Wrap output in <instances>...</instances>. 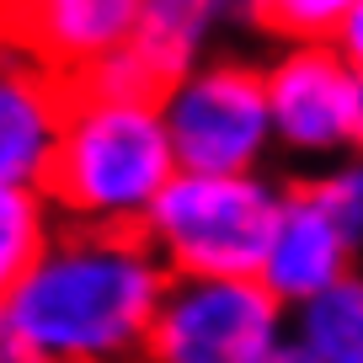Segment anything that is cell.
<instances>
[{
	"instance_id": "6da1fadb",
	"label": "cell",
	"mask_w": 363,
	"mask_h": 363,
	"mask_svg": "<svg viewBox=\"0 0 363 363\" xmlns=\"http://www.w3.org/2000/svg\"><path fill=\"white\" fill-rule=\"evenodd\" d=\"M166 267L139 230L75 225L0 299V363H134Z\"/></svg>"
},
{
	"instance_id": "7a4b0ae2",
	"label": "cell",
	"mask_w": 363,
	"mask_h": 363,
	"mask_svg": "<svg viewBox=\"0 0 363 363\" xmlns=\"http://www.w3.org/2000/svg\"><path fill=\"white\" fill-rule=\"evenodd\" d=\"M177 177L160 96H118L69 80L54 160L43 171V203L91 230H139L160 187Z\"/></svg>"
},
{
	"instance_id": "3957f363",
	"label": "cell",
	"mask_w": 363,
	"mask_h": 363,
	"mask_svg": "<svg viewBox=\"0 0 363 363\" xmlns=\"http://www.w3.org/2000/svg\"><path fill=\"white\" fill-rule=\"evenodd\" d=\"M272 214L278 187L262 171H177L150 203L139 235L171 278H257Z\"/></svg>"
},
{
	"instance_id": "277c9868",
	"label": "cell",
	"mask_w": 363,
	"mask_h": 363,
	"mask_svg": "<svg viewBox=\"0 0 363 363\" xmlns=\"http://www.w3.org/2000/svg\"><path fill=\"white\" fill-rule=\"evenodd\" d=\"M289 342V310L257 278H171L145 331V363H267Z\"/></svg>"
},
{
	"instance_id": "5b68a950",
	"label": "cell",
	"mask_w": 363,
	"mask_h": 363,
	"mask_svg": "<svg viewBox=\"0 0 363 363\" xmlns=\"http://www.w3.org/2000/svg\"><path fill=\"white\" fill-rule=\"evenodd\" d=\"M160 123H166L177 171H208V177L257 171L272 145L262 69L240 59L187 69L160 91Z\"/></svg>"
},
{
	"instance_id": "8992f818",
	"label": "cell",
	"mask_w": 363,
	"mask_h": 363,
	"mask_svg": "<svg viewBox=\"0 0 363 363\" xmlns=\"http://www.w3.org/2000/svg\"><path fill=\"white\" fill-rule=\"evenodd\" d=\"M134 11L139 0H0V48L75 80L128 38Z\"/></svg>"
},
{
	"instance_id": "52a82bcc",
	"label": "cell",
	"mask_w": 363,
	"mask_h": 363,
	"mask_svg": "<svg viewBox=\"0 0 363 363\" xmlns=\"http://www.w3.org/2000/svg\"><path fill=\"white\" fill-rule=\"evenodd\" d=\"M352 251L358 246L337 225V214L320 203V193L310 182H299V187L278 193V214H272L267 246H262V262H257V284L284 310H299L347 278Z\"/></svg>"
},
{
	"instance_id": "ba28073f",
	"label": "cell",
	"mask_w": 363,
	"mask_h": 363,
	"mask_svg": "<svg viewBox=\"0 0 363 363\" xmlns=\"http://www.w3.org/2000/svg\"><path fill=\"white\" fill-rule=\"evenodd\" d=\"M262 91H267V123L278 145L299 155L347 150L352 69L331 43H294L289 54H278V65L262 69Z\"/></svg>"
},
{
	"instance_id": "9c48e42d",
	"label": "cell",
	"mask_w": 363,
	"mask_h": 363,
	"mask_svg": "<svg viewBox=\"0 0 363 363\" xmlns=\"http://www.w3.org/2000/svg\"><path fill=\"white\" fill-rule=\"evenodd\" d=\"M65 123V80L0 48V187H43Z\"/></svg>"
},
{
	"instance_id": "30bf717a",
	"label": "cell",
	"mask_w": 363,
	"mask_h": 363,
	"mask_svg": "<svg viewBox=\"0 0 363 363\" xmlns=\"http://www.w3.org/2000/svg\"><path fill=\"white\" fill-rule=\"evenodd\" d=\"M240 0H139L134 27L118 43V54L134 65V75L150 91H166L171 80H182L187 69H198L203 48L214 43V33L225 27V16Z\"/></svg>"
},
{
	"instance_id": "8fae6325",
	"label": "cell",
	"mask_w": 363,
	"mask_h": 363,
	"mask_svg": "<svg viewBox=\"0 0 363 363\" xmlns=\"http://www.w3.org/2000/svg\"><path fill=\"white\" fill-rule=\"evenodd\" d=\"M289 342H299L315 363H363V272H347L299 305L289 315Z\"/></svg>"
},
{
	"instance_id": "7c38bea8",
	"label": "cell",
	"mask_w": 363,
	"mask_h": 363,
	"mask_svg": "<svg viewBox=\"0 0 363 363\" xmlns=\"http://www.w3.org/2000/svg\"><path fill=\"white\" fill-rule=\"evenodd\" d=\"M54 240L48 203L38 187H0V299L22 284V272Z\"/></svg>"
},
{
	"instance_id": "4fadbf2b",
	"label": "cell",
	"mask_w": 363,
	"mask_h": 363,
	"mask_svg": "<svg viewBox=\"0 0 363 363\" xmlns=\"http://www.w3.org/2000/svg\"><path fill=\"white\" fill-rule=\"evenodd\" d=\"M352 6L358 0H251V11L294 43H331Z\"/></svg>"
},
{
	"instance_id": "5bb4252c",
	"label": "cell",
	"mask_w": 363,
	"mask_h": 363,
	"mask_svg": "<svg viewBox=\"0 0 363 363\" xmlns=\"http://www.w3.org/2000/svg\"><path fill=\"white\" fill-rule=\"evenodd\" d=\"M320 193V203L337 214V225L352 235V246L363 240V155H347V160H337V166L326 171V177H315L310 182Z\"/></svg>"
},
{
	"instance_id": "9a60e30c",
	"label": "cell",
	"mask_w": 363,
	"mask_h": 363,
	"mask_svg": "<svg viewBox=\"0 0 363 363\" xmlns=\"http://www.w3.org/2000/svg\"><path fill=\"white\" fill-rule=\"evenodd\" d=\"M331 48L342 54V65L352 69V75H363V0L347 11V22L337 27V38H331Z\"/></svg>"
},
{
	"instance_id": "2e32d148",
	"label": "cell",
	"mask_w": 363,
	"mask_h": 363,
	"mask_svg": "<svg viewBox=\"0 0 363 363\" xmlns=\"http://www.w3.org/2000/svg\"><path fill=\"white\" fill-rule=\"evenodd\" d=\"M347 150L363 155V75H352V102H347Z\"/></svg>"
},
{
	"instance_id": "e0dca14e",
	"label": "cell",
	"mask_w": 363,
	"mask_h": 363,
	"mask_svg": "<svg viewBox=\"0 0 363 363\" xmlns=\"http://www.w3.org/2000/svg\"><path fill=\"white\" fill-rule=\"evenodd\" d=\"M267 363H315V358H310V352H305V347H299V342H284V347L272 352V358H267Z\"/></svg>"
}]
</instances>
